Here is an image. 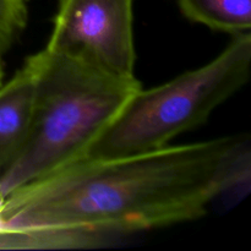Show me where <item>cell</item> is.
<instances>
[{"instance_id":"cell-6","label":"cell","mask_w":251,"mask_h":251,"mask_svg":"<svg viewBox=\"0 0 251 251\" xmlns=\"http://www.w3.org/2000/svg\"><path fill=\"white\" fill-rule=\"evenodd\" d=\"M180 12L194 24L235 34L250 32L251 0H176Z\"/></svg>"},{"instance_id":"cell-7","label":"cell","mask_w":251,"mask_h":251,"mask_svg":"<svg viewBox=\"0 0 251 251\" xmlns=\"http://www.w3.org/2000/svg\"><path fill=\"white\" fill-rule=\"evenodd\" d=\"M28 21V0H0V54L11 48Z\"/></svg>"},{"instance_id":"cell-2","label":"cell","mask_w":251,"mask_h":251,"mask_svg":"<svg viewBox=\"0 0 251 251\" xmlns=\"http://www.w3.org/2000/svg\"><path fill=\"white\" fill-rule=\"evenodd\" d=\"M33 95L24 140L0 176V201L16 189L82 159L142 87L47 50L26 58Z\"/></svg>"},{"instance_id":"cell-1","label":"cell","mask_w":251,"mask_h":251,"mask_svg":"<svg viewBox=\"0 0 251 251\" xmlns=\"http://www.w3.org/2000/svg\"><path fill=\"white\" fill-rule=\"evenodd\" d=\"M249 135L82 158L0 201V249H83L108 238L199 220L249 183Z\"/></svg>"},{"instance_id":"cell-5","label":"cell","mask_w":251,"mask_h":251,"mask_svg":"<svg viewBox=\"0 0 251 251\" xmlns=\"http://www.w3.org/2000/svg\"><path fill=\"white\" fill-rule=\"evenodd\" d=\"M33 95V74L27 60L0 87V176L19 150Z\"/></svg>"},{"instance_id":"cell-3","label":"cell","mask_w":251,"mask_h":251,"mask_svg":"<svg viewBox=\"0 0 251 251\" xmlns=\"http://www.w3.org/2000/svg\"><path fill=\"white\" fill-rule=\"evenodd\" d=\"M251 34L233 36L213 60L150 90L140 88L83 158L110 159L154 151L205 124L250 78Z\"/></svg>"},{"instance_id":"cell-8","label":"cell","mask_w":251,"mask_h":251,"mask_svg":"<svg viewBox=\"0 0 251 251\" xmlns=\"http://www.w3.org/2000/svg\"><path fill=\"white\" fill-rule=\"evenodd\" d=\"M1 55H2V54H0V87H1L2 83H4V70H2Z\"/></svg>"},{"instance_id":"cell-4","label":"cell","mask_w":251,"mask_h":251,"mask_svg":"<svg viewBox=\"0 0 251 251\" xmlns=\"http://www.w3.org/2000/svg\"><path fill=\"white\" fill-rule=\"evenodd\" d=\"M46 49L134 78V0H59Z\"/></svg>"}]
</instances>
